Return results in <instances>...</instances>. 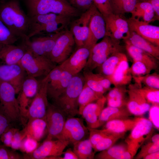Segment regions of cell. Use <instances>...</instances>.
<instances>
[{"label": "cell", "mask_w": 159, "mask_h": 159, "mask_svg": "<svg viewBox=\"0 0 159 159\" xmlns=\"http://www.w3.org/2000/svg\"><path fill=\"white\" fill-rule=\"evenodd\" d=\"M73 76L69 72L63 69L58 84L51 98L54 100L65 90Z\"/></svg>", "instance_id": "ee69618b"}, {"label": "cell", "mask_w": 159, "mask_h": 159, "mask_svg": "<svg viewBox=\"0 0 159 159\" xmlns=\"http://www.w3.org/2000/svg\"><path fill=\"white\" fill-rule=\"evenodd\" d=\"M19 129L11 127L7 129L0 137V141L5 145L10 148L13 137Z\"/></svg>", "instance_id": "db71d44e"}, {"label": "cell", "mask_w": 159, "mask_h": 159, "mask_svg": "<svg viewBox=\"0 0 159 159\" xmlns=\"http://www.w3.org/2000/svg\"><path fill=\"white\" fill-rule=\"evenodd\" d=\"M130 13L131 17L139 19L141 18L143 21L148 23L155 20V14L153 7L147 1H139Z\"/></svg>", "instance_id": "1f68e13d"}, {"label": "cell", "mask_w": 159, "mask_h": 159, "mask_svg": "<svg viewBox=\"0 0 159 159\" xmlns=\"http://www.w3.org/2000/svg\"><path fill=\"white\" fill-rule=\"evenodd\" d=\"M125 43L131 44L150 54L158 60L159 59V46L155 45L134 32L130 31L128 38Z\"/></svg>", "instance_id": "83f0119b"}, {"label": "cell", "mask_w": 159, "mask_h": 159, "mask_svg": "<svg viewBox=\"0 0 159 159\" xmlns=\"http://www.w3.org/2000/svg\"><path fill=\"white\" fill-rule=\"evenodd\" d=\"M126 55L122 52L114 53L109 57L99 67V73L106 78L113 73Z\"/></svg>", "instance_id": "d6a6232c"}, {"label": "cell", "mask_w": 159, "mask_h": 159, "mask_svg": "<svg viewBox=\"0 0 159 159\" xmlns=\"http://www.w3.org/2000/svg\"><path fill=\"white\" fill-rule=\"evenodd\" d=\"M94 3L103 16L112 13L109 0H93Z\"/></svg>", "instance_id": "f5cc1de1"}, {"label": "cell", "mask_w": 159, "mask_h": 159, "mask_svg": "<svg viewBox=\"0 0 159 159\" xmlns=\"http://www.w3.org/2000/svg\"><path fill=\"white\" fill-rule=\"evenodd\" d=\"M144 0H141V1H144Z\"/></svg>", "instance_id": "03108f58"}, {"label": "cell", "mask_w": 159, "mask_h": 159, "mask_svg": "<svg viewBox=\"0 0 159 159\" xmlns=\"http://www.w3.org/2000/svg\"><path fill=\"white\" fill-rule=\"evenodd\" d=\"M125 133L111 132L103 139L93 148L95 152L106 150L114 145L119 139L124 137Z\"/></svg>", "instance_id": "b9f144b4"}, {"label": "cell", "mask_w": 159, "mask_h": 159, "mask_svg": "<svg viewBox=\"0 0 159 159\" xmlns=\"http://www.w3.org/2000/svg\"><path fill=\"white\" fill-rule=\"evenodd\" d=\"M0 19L12 33L24 40L28 35L29 17L15 0L7 2L0 6Z\"/></svg>", "instance_id": "6da1fadb"}, {"label": "cell", "mask_w": 159, "mask_h": 159, "mask_svg": "<svg viewBox=\"0 0 159 159\" xmlns=\"http://www.w3.org/2000/svg\"><path fill=\"white\" fill-rule=\"evenodd\" d=\"M26 136L23 130H19L13 137L10 148L15 150H19L21 142Z\"/></svg>", "instance_id": "11a10c76"}, {"label": "cell", "mask_w": 159, "mask_h": 159, "mask_svg": "<svg viewBox=\"0 0 159 159\" xmlns=\"http://www.w3.org/2000/svg\"><path fill=\"white\" fill-rule=\"evenodd\" d=\"M3 44H0V49H1V47Z\"/></svg>", "instance_id": "be15d7a7"}, {"label": "cell", "mask_w": 159, "mask_h": 159, "mask_svg": "<svg viewBox=\"0 0 159 159\" xmlns=\"http://www.w3.org/2000/svg\"><path fill=\"white\" fill-rule=\"evenodd\" d=\"M122 16L111 13L103 16L105 23V36L118 41H124L128 38L130 34L127 19Z\"/></svg>", "instance_id": "4fadbf2b"}, {"label": "cell", "mask_w": 159, "mask_h": 159, "mask_svg": "<svg viewBox=\"0 0 159 159\" xmlns=\"http://www.w3.org/2000/svg\"><path fill=\"white\" fill-rule=\"evenodd\" d=\"M54 33L51 36L40 37L24 40L27 49L33 53L49 59L50 53L59 37L64 31Z\"/></svg>", "instance_id": "ac0fdd59"}, {"label": "cell", "mask_w": 159, "mask_h": 159, "mask_svg": "<svg viewBox=\"0 0 159 159\" xmlns=\"http://www.w3.org/2000/svg\"><path fill=\"white\" fill-rule=\"evenodd\" d=\"M105 35V23L104 16L94 4L90 23L89 35L84 46L90 49L99 39Z\"/></svg>", "instance_id": "e0dca14e"}, {"label": "cell", "mask_w": 159, "mask_h": 159, "mask_svg": "<svg viewBox=\"0 0 159 159\" xmlns=\"http://www.w3.org/2000/svg\"><path fill=\"white\" fill-rule=\"evenodd\" d=\"M14 88L0 80V112L11 122L21 120L20 108Z\"/></svg>", "instance_id": "8992f818"}, {"label": "cell", "mask_w": 159, "mask_h": 159, "mask_svg": "<svg viewBox=\"0 0 159 159\" xmlns=\"http://www.w3.org/2000/svg\"><path fill=\"white\" fill-rule=\"evenodd\" d=\"M92 72L84 70L83 76L85 83L93 90L103 95L107 91L93 77Z\"/></svg>", "instance_id": "bcb514c9"}, {"label": "cell", "mask_w": 159, "mask_h": 159, "mask_svg": "<svg viewBox=\"0 0 159 159\" xmlns=\"http://www.w3.org/2000/svg\"><path fill=\"white\" fill-rule=\"evenodd\" d=\"M87 127L89 132V139L93 148L103 139L112 132L105 129L97 130Z\"/></svg>", "instance_id": "7dc6e473"}, {"label": "cell", "mask_w": 159, "mask_h": 159, "mask_svg": "<svg viewBox=\"0 0 159 159\" xmlns=\"http://www.w3.org/2000/svg\"><path fill=\"white\" fill-rule=\"evenodd\" d=\"M130 68L132 78L145 75L150 73L151 71L143 63L135 60H133L132 63Z\"/></svg>", "instance_id": "c3c4849f"}, {"label": "cell", "mask_w": 159, "mask_h": 159, "mask_svg": "<svg viewBox=\"0 0 159 159\" xmlns=\"http://www.w3.org/2000/svg\"><path fill=\"white\" fill-rule=\"evenodd\" d=\"M153 125L146 118L139 117L130 134L125 139L127 150L133 158L136 155L139 149L153 135Z\"/></svg>", "instance_id": "277c9868"}, {"label": "cell", "mask_w": 159, "mask_h": 159, "mask_svg": "<svg viewBox=\"0 0 159 159\" xmlns=\"http://www.w3.org/2000/svg\"><path fill=\"white\" fill-rule=\"evenodd\" d=\"M131 115L126 106L114 107L107 106L104 108L99 118L100 126L112 120L128 118Z\"/></svg>", "instance_id": "f1b7e54d"}, {"label": "cell", "mask_w": 159, "mask_h": 159, "mask_svg": "<svg viewBox=\"0 0 159 159\" xmlns=\"http://www.w3.org/2000/svg\"><path fill=\"white\" fill-rule=\"evenodd\" d=\"M26 49L24 44L22 46L3 44L0 49V61L4 64H20Z\"/></svg>", "instance_id": "603a6c76"}, {"label": "cell", "mask_w": 159, "mask_h": 159, "mask_svg": "<svg viewBox=\"0 0 159 159\" xmlns=\"http://www.w3.org/2000/svg\"><path fill=\"white\" fill-rule=\"evenodd\" d=\"M134 84L149 103L152 105H159V89L146 86L143 87L135 83Z\"/></svg>", "instance_id": "60d3db41"}, {"label": "cell", "mask_w": 159, "mask_h": 159, "mask_svg": "<svg viewBox=\"0 0 159 159\" xmlns=\"http://www.w3.org/2000/svg\"><path fill=\"white\" fill-rule=\"evenodd\" d=\"M22 130L26 136H28L39 142L46 133L47 134L46 118H35L28 119Z\"/></svg>", "instance_id": "484cf974"}, {"label": "cell", "mask_w": 159, "mask_h": 159, "mask_svg": "<svg viewBox=\"0 0 159 159\" xmlns=\"http://www.w3.org/2000/svg\"><path fill=\"white\" fill-rule=\"evenodd\" d=\"M123 49L120 41L105 36L100 42L96 44L90 49L89 57L96 62L102 64L112 54L122 52Z\"/></svg>", "instance_id": "7c38bea8"}, {"label": "cell", "mask_w": 159, "mask_h": 159, "mask_svg": "<svg viewBox=\"0 0 159 159\" xmlns=\"http://www.w3.org/2000/svg\"><path fill=\"white\" fill-rule=\"evenodd\" d=\"M139 1V0H109L112 13L121 16L130 13Z\"/></svg>", "instance_id": "e575fe53"}, {"label": "cell", "mask_w": 159, "mask_h": 159, "mask_svg": "<svg viewBox=\"0 0 159 159\" xmlns=\"http://www.w3.org/2000/svg\"></svg>", "instance_id": "003e7915"}, {"label": "cell", "mask_w": 159, "mask_h": 159, "mask_svg": "<svg viewBox=\"0 0 159 159\" xmlns=\"http://www.w3.org/2000/svg\"><path fill=\"white\" fill-rule=\"evenodd\" d=\"M90 53V49L83 46L78 48L65 61L59 64L63 69L72 75L79 73L85 67Z\"/></svg>", "instance_id": "44dd1931"}, {"label": "cell", "mask_w": 159, "mask_h": 159, "mask_svg": "<svg viewBox=\"0 0 159 159\" xmlns=\"http://www.w3.org/2000/svg\"><path fill=\"white\" fill-rule=\"evenodd\" d=\"M75 44L72 34L67 29L57 39L49 59L56 64H61L71 55Z\"/></svg>", "instance_id": "30bf717a"}, {"label": "cell", "mask_w": 159, "mask_h": 159, "mask_svg": "<svg viewBox=\"0 0 159 159\" xmlns=\"http://www.w3.org/2000/svg\"><path fill=\"white\" fill-rule=\"evenodd\" d=\"M48 80L47 75L39 81L38 92L30 104L27 112V121L28 119L32 118H45L49 104L47 92Z\"/></svg>", "instance_id": "9c48e42d"}, {"label": "cell", "mask_w": 159, "mask_h": 159, "mask_svg": "<svg viewBox=\"0 0 159 159\" xmlns=\"http://www.w3.org/2000/svg\"><path fill=\"white\" fill-rule=\"evenodd\" d=\"M127 57L120 62L112 74L107 78L114 86L126 85L130 84L132 79Z\"/></svg>", "instance_id": "cb8c5ba5"}, {"label": "cell", "mask_w": 159, "mask_h": 159, "mask_svg": "<svg viewBox=\"0 0 159 159\" xmlns=\"http://www.w3.org/2000/svg\"><path fill=\"white\" fill-rule=\"evenodd\" d=\"M26 49L20 64L27 75L35 78L46 76L56 66L49 59L36 54Z\"/></svg>", "instance_id": "5b68a950"}, {"label": "cell", "mask_w": 159, "mask_h": 159, "mask_svg": "<svg viewBox=\"0 0 159 159\" xmlns=\"http://www.w3.org/2000/svg\"><path fill=\"white\" fill-rule=\"evenodd\" d=\"M130 31L135 32L153 44L159 46V27L139 19H127Z\"/></svg>", "instance_id": "d6986e66"}, {"label": "cell", "mask_w": 159, "mask_h": 159, "mask_svg": "<svg viewBox=\"0 0 159 159\" xmlns=\"http://www.w3.org/2000/svg\"><path fill=\"white\" fill-rule=\"evenodd\" d=\"M63 69L59 64L56 66L48 74L47 85L48 97L51 98L59 82Z\"/></svg>", "instance_id": "ab89813d"}, {"label": "cell", "mask_w": 159, "mask_h": 159, "mask_svg": "<svg viewBox=\"0 0 159 159\" xmlns=\"http://www.w3.org/2000/svg\"><path fill=\"white\" fill-rule=\"evenodd\" d=\"M146 144H143L136 155L137 159H143L147 155L159 151V135H152Z\"/></svg>", "instance_id": "f35d334b"}, {"label": "cell", "mask_w": 159, "mask_h": 159, "mask_svg": "<svg viewBox=\"0 0 159 159\" xmlns=\"http://www.w3.org/2000/svg\"><path fill=\"white\" fill-rule=\"evenodd\" d=\"M71 18L57 20L43 25L35 32L33 36L41 32L55 33L64 31L70 23Z\"/></svg>", "instance_id": "8d00e7d4"}, {"label": "cell", "mask_w": 159, "mask_h": 159, "mask_svg": "<svg viewBox=\"0 0 159 159\" xmlns=\"http://www.w3.org/2000/svg\"><path fill=\"white\" fill-rule=\"evenodd\" d=\"M149 120L158 130L159 129V105H152L148 111Z\"/></svg>", "instance_id": "816d5d0a"}, {"label": "cell", "mask_w": 159, "mask_h": 159, "mask_svg": "<svg viewBox=\"0 0 159 159\" xmlns=\"http://www.w3.org/2000/svg\"><path fill=\"white\" fill-rule=\"evenodd\" d=\"M144 159H159V151L149 154L145 157Z\"/></svg>", "instance_id": "6125c7cd"}, {"label": "cell", "mask_w": 159, "mask_h": 159, "mask_svg": "<svg viewBox=\"0 0 159 159\" xmlns=\"http://www.w3.org/2000/svg\"><path fill=\"white\" fill-rule=\"evenodd\" d=\"M34 0H28V2L32 1Z\"/></svg>", "instance_id": "e7e4bbea"}, {"label": "cell", "mask_w": 159, "mask_h": 159, "mask_svg": "<svg viewBox=\"0 0 159 159\" xmlns=\"http://www.w3.org/2000/svg\"><path fill=\"white\" fill-rule=\"evenodd\" d=\"M63 157H61V159H78V157L70 148L67 149L63 152Z\"/></svg>", "instance_id": "94428289"}, {"label": "cell", "mask_w": 159, "mask_h": 159, "mask_svg": "<svg viewBox=\"0 0 159 159\" xmlns=\"http://www.w3.org/2000/svg\"><path fill=\"white\" fill-rule=\"evenodd\" d=\"M11 122L6 117L0 112V137L7 129L11 127Z\"/></svg>", "instance_id": "680465c9"}, {"label": "cell", "mask_w": 159, "mask_h": 159, "mask_svg": "<svg viewBox=\"0 0 159 159\" xmlns=\"http://www.w3.org/2000/svg\"><path fill=\"white\" fill-rule=\"evenodd\" d=\"M103 95L93 90L85 83L78 99L79 114L81 115L86 105L96 101Z\"/></svg>", "instance_id": "836d02e7"}, {"label": "cell", "mask_w": 159, "mask_h": 159, "mask_svg": "<svg viewBox=\"0 0 159 159\" xmlns=\"http://www.w3.org/2000/svg\"><path fill=\"white\" fill-rule=\"evenodd\" d=\"M94 5V3L71 24L70 30L73 35L77 48L84 46L88 37Z\"/></svg>", "instance_id": "9a60e30c"}, {"label": "cell", "mask_w": 159, "mask_h": 159, "mask_svg": "<svg viewBox=\"0 0 159 159\" xmlns=\"http://www.w3.org/2000/svg\"><path fill=\"white\" fill-rule=\"evenodd\" d=\"M18 38L0 19V44H13Z\"/></svg>", "instance_id": "f6af8a7d"}, {"label": "cell", "mask_w": 159, "mask_h": 159, "mask_svg": "<svg viewBox=\"0 0 159 159\" xmlns=\"http://www.w3.org/2000/svg\"><path fill=\"white\" fill-rule=\"evenodd\" d=\"M73 150L78 159H92L94 158V152L89 139H84L73 144Z\"/></svg>", "instance_id": "d590c367"}, {"label": "cell", "mask_w": 159, "mask_h": 159, "mask_svg": "<svg viewBox=\"0 0 159 159\" xmlns=\"http://www.w3.org/2000/svg\"><path fill=\"white\" fill-rule=\"evenodd\" d=\"M144 1L149 2L151 5L155 14V19H159V0H146Z\"/></svg>", "instance_id": "91938a15"}, {"label": "cell", "mask_w": 159, "mask_h": 159, "mask_svg": "<svg viewBox=\"0 0 159 159\" xmlns=\"http://www.w3.org/2000/svg\"><path fill=\"white\" fill-rule=\"evenodd\" d=\"M38 142L33 138L26 136L22 140L19 150L24 153H29L33 152L39 146Z\"/></svg>", "instance_id": "681fc988"}, {"label": "cell", "mask_w": 159, "mask_h": 159, "mask_svg": "<svg viewBox=\"0 0 159 159\" xmlns=\"http://www.w3.org/2000/svg\"><path fill=\"white\" fill-rule=\"evenodd\" d=\"M28 6L31 16L54 13L72 18L79 13L67 0H34L28 2Z\"/></svg>", "instance_id": "3957f363"}, {"label": "cell", "mask_w": 159, "mask_h": 159, "mask_svg": "<svg viewBox=\"0 0 159 159\" xmlns=\"http://www.w3.org/2000/svg\"><path fill=\"white\" fill-rule=\"evenodd\" d=\"M85 83L83 75L79 73L72 76L65 90L54 100V105L67 118L79 114L78 99Z\"/></svg>", "instance_id": "7a4b0ae2"}, {"label": "cell", "mask_w": 159, "mask_h": 159, "mask_svg": "<svg viewBox=\"0 0 159 159\" xmlns=\"http://www.w3.org/2000/svg\"><path fill=\"white\" fill-rule=\"evenodd\" d=\"M135 83L141 85L143 84L145 86L159 89V75L155 72L151 74L137 77H133Z\"/></svg>", "instance_id": "7bdbcfd3"}, {"label": "cell", "mask_w": 159, "mask_h": 159, "mask_svg": "<svg viewBox=\"0 0 159 159\" xmlns=\"http://www.w3.org/2000/svg\"><path fill=\"white\" fill-rule=\"evenodd\" d=\"M89 132L87 127L81 118H67L62 131L61 140L73 145L84 140Z\"/></svg>", "instance_id": "5bb4252c"}, {"label": "cell", "mask_w": 159, "mask_h": 159, "mask_svg": "<svg viewBox=\"0 0 159 159\" xmlns=\"http://www.w3.org/2000/svg\"><path fill=\"white\" fill-rule=\"evenodd\" d=\"M127 89L128 97L126 107L131 115L142 116L148 112L150 104L136 88L134 84L129 85Z\"/></svg>", "instance_id": "ffe728a7"}, {"label": "cell", "mask_w": 159, "mask_h": 159, "mask_svg": "<svg viewBox=\"0 0 159 159\" xmlns=\"http://www.w3.org/2000/svg\"><path fill=\"white\" fill-rule=\"evenodd\" d=\"M106 101V97L103 95L95 102L89 104L84 108L81 115L85 120L87 127L96 129L100 126L99 118Z\"/></svg>", "instance_id": "7402d4cb"}, {"label": "cell", "mask_w": 159, "mask_h": 159, "mask_svg": "<svg viewBox=\"0 0 159 159\" xmlns=\"http://www.w3.org/2000/svg\"><path fill=\"white\" fill-rule=\"evenodd\" d=\"M69 17H70L54 13L37 14L31 16L30 17H29V32L25 39H30L33 37L34 32L41 26L52 22Z\"/></svg>", "instance_id": "d4e9b609"}, {"label": "cell", "mask_w": 159, "mask_h": 159, "mask_svg": "<svg viewBox=\"0 0 159 159\" xmlns=\"http://www.w3.org/2000/svg\"><path fill=\"white\" fill-rule=\"evenodd\" d=\"M127 150L126 143L113 145L106 150L100 151L95 158L98 159H121L123 153Z\"/></svg>", "instance_id": "74e56055"}, {"label": "cell", "mask_w": 159, "mask_h": 159, "mask_svg": "<svg viewBox=\"0 0 159 159\" xmlns=\"http://www.w3.org/2000/svg\"><path fill=\"white\" fill-rule=\"evenodd\" d=\"M66 118L58 107L49 103L45 117L47 130L46 139H56L61 140Z\"/></svg>", "instance_id": "8fae6325"}, {"label": "cell", "mask_w": 159, "mask_h": 159, "mask_svg": "<svg viewBox=\"0 0 159 159\" xmlns=\"http://www.w3.org/2000/svg\"><path fill=\"white\" fill-rule=\"evenodd\" d=\"M39 81L36 78L28 75L26 76L17 98L19 104L21 121L26 125V115L29 107L36 95L39 88Z\"/></svg>", "instance_id": "ba28073f"}, {"label": "cell", "mask_w": 159, "mask_h": 159, "mask_svg": "<svg viewBox=\"0 0 159 159\" xmlns=\"http://www.w3.org/2000/svg\"><path fill=\"white\" fill-rule=\"evenodd\" d=\"M69 144L67 141L59 140L45 139L33 152L24 153L23 159H60L63 151Z\"/></svg>", "instance_id": "52a82bcc"}, {"label": "cell", "mask_w": 159, "mask_h": 159, "mask_svg": "<svg viewBox=\"0 0 159 159\" xmlns=\"http://www.w3.org/2000/svg\"><path fill=\"white\" fill-rule=\"evenodd\" d=\"M0 141V159H21L23 155L9 148Z\"/></svg>", "instance_id": "f907efd6"}, {"label": "cell", "mask_w": 159, "mask_h": 159, "mask_svg": "<svg viewBox=\"0 0 159 159\" xmlns=\"http://www.w3.org/2000/svg\"><path fill=\"white\" fill-rule=\"evenodd\" d=\"M125 43V49L133 60L141 62L151 71L158 68V60L144 51L129 44Z\"/></svg>", "instance_id": "4316f807"}, {"label": "cell", "mask_w": 159, "mask_h": 159, "mask_svg": "<svg viewBox=\"0 0 159 159\" xmlns=\"http://www.w3.org/2000/svg\"><path fill=\"white\" fill-rule=\"evenodd\" d=\"M91 74L106 90H110L112 84L108 78L100 73L95 74L92 71Z\"/></svg>", "instance_id": "6f0895ef"}, {"label": "cell", "mask_w": 159, "mask_h": 159, "mask_svg": "<svg viewBox=\"0 0 159 159\" xmlns=\"http://www.w3.org/2000/svg\"><path fill=\"white\" fill-rule=\"evenodd\" d=\"M139 117H137L133 119L127 118L110 121L106 122L104 129L112 132L125 133L133 128L138 121Z\"/></svg>", "instance_id": "4dcf8cb0"}, {"label": "cell", "mask_w": 159, "mask_h": 159, "mask_svg": "<svg viewBox=\"0 0 159 159\" xmlns=\"http://www.w3.org/2000/svg\"><path fill=\"white\" fill-rule=\"evenodd\" d=\"M127 89L125 85L115 86L111 89L106 97L107 106L114 107L126 106L128 98Z\"/></svg>", "instance_id": "f546056e"}, {"label": "cell", "mask_w": 159, "mask_h": 159, "mask_svg": "<svg viewBox=\"0 0 159 159\" xmlns=\"http://www.w3.org/2000/svg\"><path fill=\"white\" fill-rule=\"evenodd\" d=\"M27 74L20 64L0 65V80L11 85L19 93Z\"/></svg>", "instance_id": "2e32d148"}, {"label": "cell", "mask_w": 159, "mask_h": 159, "mask_svg": "<svg viewBox=\"0 0 159 159\" xmlns=\"http://www.w3.org/2000/svg\"><path fill=\"white\" fill-rule=\"evenodd\" d=\"M68 1V0H67ZM73 6L85 11L88 9L94 4L93 0H68Z\"/></svg>", "instance_id": "9f6ffc18"}]
</instances>
